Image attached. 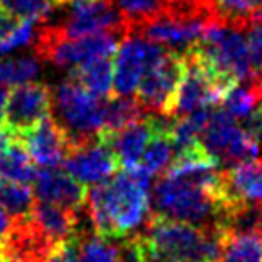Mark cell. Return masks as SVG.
<instances>
[{"label":"cell","mask_w":262,"mask_h":262,"mask_svg":"<svg viewBox=\"0 0 262 262\" xmlns=\"http://www.w3.org/2000/svg\"><path fill=\"white\" fill-rule=\"evenodd\" d=\"M183 72H185L183 54L169 51V49L149 67L137 90L139 94L137 99L147 113L169 115Z\"/></svg>","instance_id":"8"},{"label":"cell","mask_w":262,"mask_h":262,"mask_svg":"<svg viewBox=\"0 0 262 262\" xmlns=\"http://www.w3.org/2000/svg\"><path fill=\"white\" fill-rule=\"evenodd\" d=\"M221 110L228 113L237 122H244L248 117H251L258 108V94L255 88V79L246 81V83H233L228 90L225 92L221 99Z\"/></svg>","instance_id":"23"},{"label":"cell","mask_w":262,"mask_h":262,"mask_svg":"<svg viewBox=\"0 0 262 262\" xmlns=\"http://www.w3.org/2000/svg\"><path fill=\"white\" fill-rule=\"evenodd\" d=\"M31 214L36 225L43 230V233L56 246L69 243L76 233V210L38 201Z\"/></svg>","instance_id":"18"},{"label":"cell","mask_w":262,"mask_h":262,"mask_svg":"<svg viewBox=\"0 0 262 262\" xmlns=\"http://www.w3.org/2000/svg\"><path fill=\"white\" fill-rule=\"evenodd\" d=\"M41 74V59L38 56H20V58H0V84L18 86L33 83Z\"/></svg>","instance_id":"26"},{"label":"cell","mask_w":262,"mask_h":262,"mask_svg":"<svg viewBox=\"0 0 262 262\" xmlns=\"http://www.w3.org/2000/svg\"><path fill=\"white\" fill-rule=\"evenodd\" d=\"M223 198L262 205V160L243 162L225 171Z\"/></svg>","instance_id":"17"},{"label":"cell","mask_w":262,"mask_h":262,"mask_svg":"<svg viewBox=\"0 0 262 262\" xmlns=\"http://www.w3.org/2000/svg\"><path fill=\"white\" fill-rule=\"evenodd\" d=\"M219 262H262V233H223Z\"/></svg>","instance_id":"21"},{"label":"cell","mask_w":262,"mask_h":262,"mask_svg":"<svg viewBox=\"0 0 262 262\" xmlns=\"http://www.w3.org/2000/svg\"><path fill=\"white\" fill-rule=\"evenodd\" d=\"M176 147L172 142L171 135L167 131H155L153 139L149 140L146 151L140 160V167L147 171L151 176L160 174V172H167L171 164L176 158Z\"/></svg>","instance_id":"25"},{"label":"cell","mask_w":262,"mask_h":262,"mask_svg":"<svg viewBox=\"0 0 262 262\" xmlns=\"http://www.w3.org/2000/svg\"><path fill=\"white\" fill-rule=\"evenodd\" d=\"M137 237L144 262H215L223 244L221 230L198 228L157 214Z\"/></svg>","instance_id":"2"},{"label":"cell","mask_w":262,"mask_h":262,"mask_svg":"<svg viewBox=\"0 0 262 262\" xmlns=\"http://www.w3.org/2000/svg\"><path fill=\"white\" fill-rule=\"evenodd\" d=\"M36 172L22 139L4 124L0 127V178L27 185L34 182Z\"/></svg>","instance_id":"16"},{"label":"cell","mask_w":262,"mask_h":262,"mask_svg":"<svg viewBox=\"0 0 262 262\" xmlns=\"http://www.w3.org/2000/svg\"><path fill=\"white\" fill-rule=\"evenodd\" d=\"M8 99H9V92L4 84H0V127L4 126L6 120V106H8Z\"/></svg>","instance_id":"33"},{"label":"cell","mask_w":262,"mask_h":262,"mask_svg":"<svg viewBox=\"0 0 262 262\" xmlns=\"http://www.w3.org/2000/svg\"><path fill=\"white\" fill-rule=\"evenodd\" d=\"M255 88H257L258 102H260V108H262V77H260V79H255Z\"/></svg>","instance_id":"35"},{"label":"cell","mask_w":262,"mask_h":262,"mask_svg":"<svg viewBox=\"0 0 262 262\" xmlns=\"http://www.w3.org/2000/svg\"><path fill=\"white\" fill-rule=\"evenodd\" d=\"M214 22L248 29L253 13L262 9V0H205Z\"/></svg>","instance_id":"20"},{"label":"cell","mask_w":262,"mask_h":262,"mask_svg":"<svg viewBox=\"0 0 262 262\" xmlns=\"http://www.w3.org/2000/svg\"><path fill=\"white\" fill-rule=\"evenodd\" d=\"M36 33H38V26L34 20H20L16 29L13 31L6 40L0 41V58L11 54V52L18 51V49H22V47H27V45L34 43Z\"/></svg>","instance_id":"30"},{"label":"cell","mask_w":262,"mask_h":262,"mask_svg":"<svg viewBox=\"0 0 262 262\" xmlns=\"http://www.w3.org/2000/svg\"><path fill=\"white\" fill-rule=\"evenodd\" d=\"M52 113V90L43 83L18 84L9 92L4 124L22 137Z\"/></svg>","instance_id":"11"},{"label":"cell","mask_w":262,"mask_h":262,"mask_svg":"<svg viewBox=\"0 0 262 262\" xmlns=\"http://www.w3.org/2000/svg\"><path fill=\"white\" fill-rule=\"evenodd\" d=\"M112 2L126 24L127 34H131L140 26L167 11L171 0H112Z\"/></svg>","instance_id":"22"},{"label":"cell","mask_w":262,"mask_h":262,"mask_svg":"<svg viewBox=\"0 0 262 262\" xmlns=\"http://www.w3.org/2000/svg\"><path fill=\"white\" fill-rule=\"evenodd\" d=\"M167 51L165 47L139 34H126L117 47L113 59V90L115 95L131 97L140 86L149 67Z\"/></svg>","instance_id":"9"},{"label":"cell","mask_w":262,"mask_h":262,"mask_svg":"<svg viewBox=\"0 0 262 262\" xmlns=\"http://www.w3.org/2000/svg\"><path fill=\"white\" fill-rule=\"evenodd\" d=\"M0 8L20 20L45 22L59 4L56 0H0Z\"/></svg>","instance_id":"29"},{"label":"cell","mask_w":262,"mask_h":262,"mask_svg":"<svg viewBox=\"0 0 262 262\" xmlns=\"http://www.w3.org/2000/svg\"><path fill=\"white\" fill-rule=\"evenodd\" d=\"M151 178L137 165L115 172L112 180L86 190L84 207L99 235L117 241L142 232L153 215Z\"/></svg>","instance_id":"1"},{"label":"cell","mask_w":262,"mask_h":262,"mask_svg":"<svg viewBox=\"0 0 262 262\" xmlns=\"http://www.w3.org/2000/svg\"><path fill=\"white\" fill-rule=\"evenodd\" d=\"M192 49L212 72L228 83H246L255 79L257 70L250 43L239 27L212 22Z\"/></svg>","instance_id":"5"},{"label":"cell","mask_w":262,"mask_h":262,"mask_svg":"<svg viewBox=\"0 0 262 262\" xmlns=\"http://www.w3.org/2000/svg\"><path fill=\"white\" fill-rule=\"evenodd\" d=\"M18 24H20V18H16L11 13H8L6 9L0 8V41L6 40V38L16 29Z\"/></svg>","instance_id":"32"},{"label":"cell","mask_w":262,"mask_h":262,"mask_svg":"<svg viewBox=\"0 0 262 262\" xmlns=\"http://www.w3.org/2000/svg\"><path fill=\"white\" fill-rule=\"evenodd\" d=\"M0 262H6V260H4V257H2V255H0Z\"/></svg>","instance_id":"37"},{"label":"cell","mask_w":262,"mask_h":262,"mask_svg":"<svg viewBox=\"0 0 262 262\" xmlns=\"http://www.w3.org/2000/svg\"><path fill=\"white\" fill-rule=\"evenodd\" d=\"M200 144L221 165L233 167L243 162L262 160L257 140L221 108L212 110L210 119L200 137Z\"/></svg>","instance_id":"6"},{"label":"cell","mask_w":262,"mask_h":262,"mask_svg":"<svg viewBox=\"0 0 262 262\" xmlns=\"http://www.w3.org/2000/svg\"><path fill=\"white\" fill-rule=\"evenodd\" d=\"M36 205L34 192L26 185V183L16 182H0V208L11 219L24 217L33 212Z\"/></svg>","instance_id":"27"},{"label":"cell","mask_w":262,"mask_h":262,"mask_svg":"<svg viewBox=\"0 0 262 262\" xmlns=\"http://www.w3.org/2000/svg\"><path fill=\"white\" fill-rule=\"evenodd\" d=\"M70 77L79 81L90 94L97 95V97H101V99L110 97V94H112V90H113L112 58L94 59V61L81 67L79 70H76L74 74H70Z\"/></svg>","instance_id":"24"},{"label":"cell","mask_w":262,"mask_h":262,"mask_svg":"<svg viewBox=\"0 0 262 262\" xmlns=\"http://www.w3.org/2000/svg\"><path fill=\"white\" fill-rule=\"evenodd\" d=\"M153 120H151V115H146L144 119L137 120L122 129L104 133V135H101V140L108 144L120 167L133 169L140 164L144 151H146L149 140L153 139Z\"/></svg>","instance_id":"15"},{"label":"cell","mask_w":262,"mask_h":262,"mask_svg":"<svg viewBox=\"0 0 262 262\" xmlns=\"http://www.w3.org/2000/svg\"><path fill=\"white\" fill-rule=\"evenodd\" d=\"M20 139L31 160L40 167H59L72 151L70 139L52 115L40 120Z\"/></svg>","instance_id":"13"},{"label":"cell","mask_w":262,"mask_h":262,"mask_svg":"<svg viewBox=\"0 0 262 262\" xmlns=\"http://www.w3.org/2000/svg\"><path fill=\"white\" fill-rule=\"evenodd\" d=\"M248 43H250L251 58L255 70H262V9L253 13L248 24Z\"/></svg>","instance_id":"31"},{"label":"cell","mask_w":262,"mask_h":262,"mask_svg":"<svg viewBox=\"0 0 262 262\" xmlns=\"http://www.w3.org/2000/svg\"><path fill=\"white\" fill-rule=\"evenodd\" d=\"M147 112L144 106L140 104L139 99L126 97V95H112L106 97L104 108H102V117H104V133H113L122 127L129 126V124L137 122V120L144 119Z\"/></svg>","instance_id":"19"},{"label":"cell","mask_w":262,"mask_h":262,"mask_svg":"<svg viewBox=\"0 0 262 262\" xmlns=\"http://www.w3.org/2000/svg\"><path fill=\"white\" fill-rule=\"evenodd\" d=\"M61 24L51 26L61 38H83L101 33L126 36V24L112 0H72Z\"/></svg>","instance_id":"7"},{"label":"cell","mask_w":262,"mask_h":262,"mask_svg":"<svg viewBox=\"0 0 262 262\" xmlns=\"http://www.w3.org/2000/svg\"><path fill=\"white\" fill-rule=\"evenodd\" d=\"M0 255H2V250H0Z\"/></svg>","instance_id":"38"},{"label":"cell","mask_w":262,"mask_h":262,"mask_svg":"<svg viewBox=\"0 0 262 262\" xmlns=\"http://www.w3.org/2000/svg\"><path fill=\"white\" fill-rule=\"evenodd\" d=\"M33 214L11 219L8 232L0 237V250L6 262H49L58 251Z\"/></svg>","instance_id":"10"},{"label":"cell","mask_w":262,"mask_h":262,"mask_svg":"<svg viewBox=\"0 0 262 262\" xmlns=\"http://www.w3.org/2000/svg\"><path fill=\"white\" fill-rule=\"evenodd\" d=\"M65 171L83 187H94L112 178L120 167L113 151L101 139L74 147L63 162Z\"/></svg>","instance_id":"12"},{"label":"cell","mask_w":262,"mask_h":262,"mask_svg":"<svg viewBox=\"0 0 262 262\" xmlns=\"http://www.w3.org/2000/svg\"><path fill=\"white\" fill-rule=\"evenodd\" d=\"M9 225H11V219H9V215L6 214L2 208H0V237L4 235L6 232H8Z\"/></svg>","instance_id":"34"},{"label":"cell","mask_w":262,"mask_h":262,"mask_svg":"<svg viewBox=\"0 0 262 262\" xmlns=\"http://www.w3.org/2000/svg\"><path fill=\"white\" fill-rule=\"evenodd\" d=\"M226 200L203 187L164 176L153 189L155 214L198 228L221 230Z\"/></svg>","instance_id":"3"},{"label":"cell","mask_w":262,"mask_h":262,"mask_svg":"<svg viewBox=\"0 0 262 262\" xmlns=\"http://www.w3.org/2000/svg\"><path fill=\"white\" fill-rule=\"evenodd\" d=\"M104 101L90 94L74 77L61 81L52 90V113L74 147L86 146L101 139L104 129Z\"/></svg>","instance_id":"4"},{"label":"cell","mask_w":262,"mask_h":262,"mask_svg":"<svg viewBox=\"0 0 262 262\" xmlns=\"http://www.w3.org/2000/svg\"><path fill=\"white\" fill-rule=\"evenodd\" d=\"M49 262H61V258H59L58 251H56V253H54V255H52V257H51V260H49Z\"/></svg>","instance_id":"36"},{"label":"cell","mask_w":262,"mask_h":262,"mask_svg":"<svg viewBox=\"0 0 262 262\" xmlns=\"http://www.w3.org/2000/svg\"><path fill=\"white\" fill-rule=\"evenodd\" d=\"M76 241L79 244V262H119V250L113 239L92 233Z\"/></svg>","instance_id":"28"},{"label":"cell","mask_w":262,"mask_h":262,"mask_svg":"<svg viewBox=\"0 0 262 262\" xmlns=\"http://www.w3.org/2000/svg\"><path fill=\"white\" fill-rule=\"evenodd\" d=\"M34 198L41 203L76 210L86 201V189L59 167H41L34 176Z\"/></svg>","instance_id":"14"}]
</instances>
